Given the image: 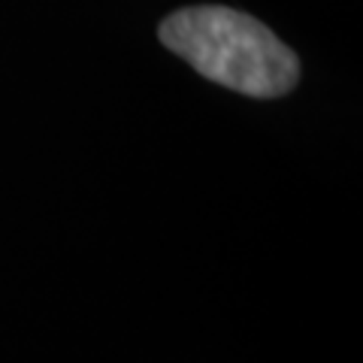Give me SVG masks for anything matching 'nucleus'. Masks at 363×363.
<instances>
[{
	"label": "nucleus",
	"mask_w": 363,
	"mask_h": 363,
	"mask_svg": "<svg viewBox=\"0 0 363 363\" xmlns=\"http://www.w3.org/2000/svg\"><path fill=\"white\" fill-rule=\"evenodd\" d=\"M161 43L197 73L248 97H281L300 76L297 55L276 33L227 6L179 9L164 18Z\"/></svg>",
	"instance_id": "obj_1"
}]
</instances>
